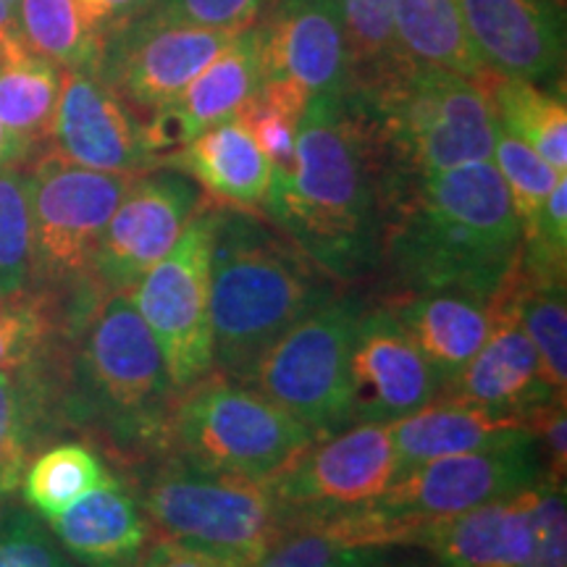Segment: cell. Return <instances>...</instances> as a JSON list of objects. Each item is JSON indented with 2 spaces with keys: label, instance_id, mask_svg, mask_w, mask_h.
Returning a JSON list of instances; mask_svg holds the SVG:
<instances>
[{
  "label": "cell",
  "instance_id": "obj_1",
  "mask_svg": "<svg viewBox=\"0 0 567 567\" xmlns=\"http://www.w3.org/2000/svg\"><path fill=\"white\" fill-rule=\"evenodd\" d=\"M264 216L337 284L379 274L384 174L350 92H318L305 105L292 163L271 174Z\"/></svg>",
  "mask_w": 567,
  "mask_h": 567
},
{
  "label": "cell",
  "instance_id": "obj_2",
  "mask_svg": "<svg viewBox=\"0 0 567 567\" xmlns=\"http://www.w3.org/2000/svg\"><path fill=\"white\" fill-rule=\"evenodd\" d=\"M523 231L494 161L402 184L386 200L381 266L396 292L492 300L520 264Z\"/></svg>",
  "mask_w": 567,
  "mask_h": 567
},
{
  "label": "cell",
  "instance_id": "obj_3",
  "mask_svg": "<svg viewBox=\"0 0 567 567\" xmlns=\"http://www.w3.org/2000/svg\"><path fill=\"white\" fill-rule=\"evenodd\" d=\"M61 421L126 467L166 455L176 392L130 292H90L69 308L61 352Z\"/></svg>",
  "mask_w": 567,
  "mask_h": 567
},
{
  "label": "cell",
  "instance_id": "obj_4",
  "mask_svg": "<svg viewBox=\"0 0 567 567\" xmlns=\"http://www.w3.org/2000/svg\"><path fill=\"white\" fill-rule=\"evenodd\" d=\"M337 287L266 216L221 205L210 252L213 371L247 384L281 334Z\"/></svg>",
  "mask_w": 567,
  "mask_h": 567
},
{
  "label": "cell",
  "instance_id": "obj_5",
  "mask_svg": "<svg viewBox=\"0 0 567 567\" xmlns=\"http://www.w3.org/2000/svg\"><path fill=\"white\" fill-rule=\"evenodd\" d=\"M371 130L386 200L402 184L492 161L496 116L481 80L408 63L368 87H347Z\"/></svg>",
  "mask_w": 567,
  "mask_h": 567
},
{
  "label": "cell",
  "instance_id": "obj_6",
  "mask_svg": "<svg viewBox=\"0 0 567 567\" xmlns=\"http://www.w3.org/2000/svg\"><path fill=\"white\" fill-rule=\"evenodd\" d=\"M134 492L155 536L226 567H255L292 528L271 484L203 471L176 457L142 467Z\"/></svg>",
  "mask_w": 567,
  "mask_h": 567
},
{
  "label": "cell",
  "instance_id": "obj_7",
  "mask_svg": "<svg viewBox=\"0 0 567 567\" xmlns=\"http://www.w3.org/2000/svg\"><path fill=\"white\" fill-rule=\"evenodd\" d=\"M316 439L264 392L213 371L176 396L163 457L271 484Z\"/></svg>",
  "mask_w": 567,
  "mask_h": 567
},
{
  "label": "cell",
  "instance_id": "obj_8",
  "mask_svg": "<svg viewBox=\"0 0 567 567\" xmlns=\"http://www.w3.org/2000/svg\"><path fill=\"white\" fill-rule=\"evenodd\" d=\"M542 476V457L530 436L492 450L431 460L396 478L365 505L305 526H321L352 544L400 547L402 534L417 523L460 515L526 492Z\"/></svg>",
  "mask_w": 567,
  "mask_h": 567
},
{
  "label": "cell",
  "instance_id": "obj_9",
  "mask_svg": "<svg viewBox=\"0 0 567 567\" xmlns=\"http://www.w3.org/2000/svg\"><path fill=\"white\" fill-rule=\"evenodd\" d=\"M32 210L34 292L63 305L92 292V264L134 176L71 163L51 147L24 166Z\"/></svg>",
  "mask_w": 567,
  "mask_h": 567
},
{
  "label": "cell",
  "instance_id": "obj_10",
  "mask_svg": "<svg viewBox=\"0 0 567 567\" xmlns=\"http://www.w3.org/2000/svg\"><path fill=\"white\" fill-rule=\"evenodd\" d=\"M368 305L365 295L344 284L337 287L281 334L247 384L308 425L316 436L344 431L352 425V342Z\"/></svg>",
  "mask_w": 567,
  "mask_h": 567
},
{
  "label": "cell",
  "instance_id": "obj_11",
  "mask_svg": "<svg viewBox=\"0 0 567 567\" xmlns=\"http://www.w3.org/2000/svg\"><path fill=\"white\" fill-rule=\"evenodd\" d=\"M221 205L205 197L179 239L130 289L158 342L176 392L213 373L210 252Z\"/></svg>",
  "mask_w": 567,
  "mask_h": 567
},
{
  "label": "cell",
  "instance_id": "obj_12",
  "mask_svg": "<svg viewBox=\"0 0 567 567\" xmlns=\"http://www.w3.org/2000/svg\"><path fill=\"white\" fill-rule=\"evenodd\" d=\"M400 476L389 425L354 423L318 436L271 481L292 526L354 509L386 492Z\"/></svg>",
  "mask_w": 567,
  "mask_h": 567
},
{
  "label": "cell",
  "instance_id": "obj_13",
  "mask_svg": "<svg viewBox=\"0 0 567 567\" xmlns=\"http://www.w3.org/2000/svg\"><path fill=\"white\" fill-rule=\"evenodd\" d=\"M239 32L179 24L145 11L103 34L95 74L132 111L174 103Z\"/></svg>",
  "mask_w": 567,
  "mask_h": 567
},
{
  "label": "cell",
  "instance_id": "obj_14",
  "mask_svg": "<svg viewBox=\"0 0 567 567\" xmlns=\"http://www.w3.org/2000/svg\"><path fill=\"white\" fill-rule=\"evenodd\" d=\"M203 200V189L174 168L158 166L134 176L97 245L92 287L97 292H130L140 276L172 250Z\"/></svg>",
  "mask_w": 567,
  "mask_h": 567
},
{
  "label": "cell",
  "instance_id": "obj_15",
  "mask_svg": "<svg viewBox=\"0 0 567 567\" xmlns=\"http://www.w3.org/2000/svg\"><path fill=\"white\" fill-rule=\"evenodd\" d=\"M264 82L305 92L350 87V48L339 0H274L255 21Z\"/></svg>",
  "mask_w": 567,
  "mask_h": 567
},
{
  "label": "cell",
  "instance_id": "obj_16",
  "mask_svg": "<svg viewBox=\"0 0 567 567\" xmlns=\"http://www.w3.org/2000/svg\"><path fill=\"white\" fill-rule=\"evenodd\" d=\"M48 147L71 163L109 174H145L158 168L145 126L95 71L61 76L59 109Z\"/></svg>",
  "mask_w": 567,
  "mask_h": 567
},
{
  "label": "cell",
  "instance_id": "obj_17",
  "mask_svg": "<svg viewBox=\"0 0 567 567\" xmlns=\"http://www.w3.org/2000/svg\"><path fill=\"white\" fill-rule=\"evenodd\" d=\"M439 394L442 384L436 373L392 310L384 302L368 305L354 331L350 358L352 425H389L425 408Z\"/></svg>",
  "mask_w": 567,
  "mask_h": 567
},
{
  "label": "cell",
  "instance_id": "obj_18",
  "mask_svg": "<svg viewBox=\"0 0 567 567\" xmlns=\"http://www.w3.org/2000/svg\"><path fill=\"white\" fill-rule=\"evenodd\" d=\"M457 6L486 71L534 84H563L565 0H457Z\"/></svg>",
  "mask_w": 567,
  "mask_h": 567
},
{
  "label": "cell",
  "instance_id": "obj_19",
  "mask_svg": "<svg viewBox=\"0 0 567 567\" xmlns=\"http://www.w3.org/2000/svg\"><path fill=\"white\" fill-rule=\"evenodd\" d=\"M520 266V264H517ZM515 271L507 276L499 292L492 297V329L481 344L476 358L465 371L442 389L457 400L492 410L496 415L526 417L538 405L551 400L549 386L544 384L542 363L536 347L530 344L526 331L515 313Z\"/></svg>",
  "mask_w": 567,
  "mask_h": 567
},
{
  "label": "cell",
  "instance_id": "obj_20",
  "mask_svg": "<svg viewBox=\"0 0 567 567\" xmlns=\"http://www.w3.org/2000/svg\"><path fill=\"white\" fill-rule=\"evenodd\" d=\"M536 484L467 513L405 530L400 547H423L439 567H530Z\"/></svg>",
  "mask_w": 567,
  "mask_h": 567
},
{
  "label": "cell",
  "instance_id": "obj_21",
  "mask_svg": "<svg viewBox=\"0 0 567 567\" xmlns=\"http://www.w3.org/2000/svg\"><path fill=\"white\" fill-rule=\"evenodd\" d=\"M260 84L264 74H260L258 34L252 24L239 32L174 103L147 113V122H142V126H145L147 145L158 155V163L166 153L187 145L195 134L237 116V111L250 101Z\"/></svg>",
  "mask_w": 567,
  "mask_h": 567
},
{
  "label": "cell",
  "instance_id": "obj_22",
  "mask_svg": "<svg viewBox=\"0 0 567 567\" xmlns=\"http://www.w3.org/2000/svg\"><path fill=\"white\" fill-rule=\"evenodd\" d=\"M61 337L38 358L0 368V499L19 492L42 442L63 429Z\"/></svg>",
  "mask_w": 567,
  "mask_h": 567
},
{
  "label": "cell",
  "instance_id": "obj_23",
  "mask_svg": "<svg viewBox=\"0 0 567 567\" xmlns=\"http://www.w3.org/2000/svg\"><path fill=\"white\" fill-rule=\"evenodd\" d=\"M45 523L69 557L82 567H134L155 538L137 492L113 473Z\"/></svg>",
  "mask_w": 567,
  "mask_h": 567
},
{
  "label": "cell",
  "instance_id": "obj_24",
  "mask_svg": "<svg viewBox=\"0 0 567 567\" xmlns=\"http://www.w3.org/2000/svg\"><path fill=\"white\" fill-rule=\"evenodd\" d=\"M158 166L189 176L205 197L224 208L264 216L274 168L237 116L195 134L187 145L163 155Z\"/></svg>",
  "mask_w": 567,
  "mask_h": 567
},
{
  "label": "cell",
  "instance_id": "obj_25",
  "mask_svg": "<svg viewBox=\"0 0 567 567\" xmlns=\"http://www.w3.org/2000/svg\"><path fill=\"white\" fill-rule=\"evenodd\" d=\"M389 431L394 439L400 476L431 460L530 439L526 417L496 415L452 394H439L425 408L389 423Z\"/></svg>",
  "mask_w": 567,
  "mask_h": 567
},
{
  "label": "cell",
  "instance_id": "obj_26",
  "mask_svg": "<svg viewBox=\"0 0 567 567\" xmlns=\"http://www.w3.org/2000/svg\"><path fill=\"white\" fill-rule=\"evenodd\" d=\"M408 337L446 389L476 358L492 329V300L463 292H396L386 297Z\"/></svg>",
  "mask_w": 567,
  "mask_h": 567
},
{
  "label": "cell",
  "instance_id": "obj_27",
  "mask_svg": "<svg viewBox=\"0 0 567 567\" xmlns=\"http://www.w3.org/2000/svg\"><path fill=\"white\" fill-rule=\"evenodd\" d=\"M63 69L17 38L0 45V124L34 151L51 142Z\"/></svg>",
  "mask_w": 567,
  "mask_h": 567
},
{
  "label": "cell",
  "instance_id": "obj_28",
  "mask_svg": "<svg viewBox=\"0 0 567 567\" xmlns=\"http://www.w3.org/2000/svg\"><path fill=\"white\" fill-rule=\"evenodd\" d=\"M492 101L496 124L526 142L551 168L567 172V105L563 92H549L542 84L513 80L486 71L481 76Z\"/></svg>",
  "mask_w": 567,
  "mask_h": 567
},
{
  "label": "cell",
  "instance_id": "obj_29",
  "mask_svg": "<svg viewBox=\"0 0 567 567\" xmlns=\"http://www.w3.org/2000/svg\"><path fill=\"white\" fill-rule=\"evenodd\" d=\"M402 53L417 66H436L481 80L484 63L473 51L457 0H394Z\"/></svg>",
  "mask_w": 567,
  "mask_h": 567
},
{
  "label": "cell",
  "instance_id": "obj_30",
  "mask_svg": "<svg viewBox=\"0 0 567 567\" xmlns=\"http://www.w3.org/2000/svg\"><path fill=\"white\" fill-rule=\"evenodd\" d=\"M109 476L111 471L95 450L80 442H63L32 457L19 488L27 507L51 520Z\"/></svg>",
  "mask_w": 567,
  "mask_h": 567
},
{
  "label": "cell",
  "instance_id": "obj_31",
  "mask_svg": "<svg viewBox=\"0 0 567 567\" xmlns=\"http://www.w3.org/2000/svg\"><path fill=\"white\" fill-rule=\"evenodd\" d=\"M21 40L66 71H95L103 34L90 30L74 0H19Z\"/></svg>",
  "mask_w": 567,
  "mask_h": 567
},
{
  "label": "cell",
  "instance_id": "obj_32",
  "mask_svg": "<svg viewBox=\"0 0 567 567\" xmlns=\"http://www.w3.org/2000/svg\"><path fill=\"white\" fill-rule=\"evenodd\" d=\"M347 48H350V87H368L405 69L394 27V0H339Z\"/></svg>",
  "mask_w": 567,
  "mask_h": 567
},
{
  "label": "cell",
  "instance_id": "obj_33",
  "mask_svg": "<svg viewBox=\"0 0 567 567\" xmlns=\"http://www.w3.org/2000/svg\"><path fill=\"white\" fill-rule=\"evenodd\" d=\"M515 313L536 347L544 384L551 394L567 392V295L565 284H530L517 266Z\"/></svg>",
  "mask_w": 567,
  "mask_h": 567
},
{
  "label": "cell",
  "instance_id": "obj_34",
  "mask_svg": "<svg viewBox=\"0 0 567 567\" xmlns=\"http://www.w3.org/2000/svg\"><path fill=\"white\" fill-rule=\"evenodd\" d=\"M34 295L32 210L24 166L0 168V302Z\"/></svg>",
  "mask_w": 567,
  "mask_h": 567
},
{
  "label": "cell",
  "instance_id": "obj_35",
  "mask_svg": "<svg viewBox=\"0 0 567 567\" xmlns=\"http://www.w3.org/2000/svg\"><path fill=\"white\" fill-rule=\"evenodd\" d=\"M310 97L279 82H264L255 95L237 111V118L252 134L260 151L271 161L274 174L289 168L295 155L297 124Z\"/></svg>",
  "mask_w": 567,
  "mask_h": 567
},
{
  "label": "cell",
  "instance_id": "obj_36",
  "mask_svg": "<svg viewBox=\"0 0 567 567\" xmlns=\"http://www.w3.org/2000/svg\"><path fill=\"white\" fill-rule=\"evenodd\" d=\"M69 305L48 295H30L0 302V368L38 358L59 342Z\"/></svg>",
  "mask_w": 567,
  "mask_h": 567
},
{
  "label": "cell",
  "instance_id": "obj_37",
  "mask_svg": "<svg viewBox=\"0 0 567 567\" xmlns=\"http://www.w3.org/2000/svg\"><path fill=\"white\" fill-rule=\"evenodd\" d=\"M392 547L344 542L321 526H292L255 567H392Z\"/></svg>",
  "mask_w": 567,
  "mask_h": 567
},
{
  "label": "cell",
  "instance_id": "obj_38",
  "mask_svg": "<svg viewBox=\"0 0 567 567\" xmlns=\"http://www.w3.org/2000/svg\"><path fill=\"white\" fill-rule=\"evenodd\" d=\"M492 161L502 176V182H505L509 203H513L517 221H520V231H528L534 226L544 200H547L555 184L565 174L551 168L542 155L530 151L526 142L513 137L499 124H496Z\"/></svg>",
  "mask_w": 567,
  "mask_h": 567
},
{
  "label": "cell",
  "instance_id": "obj_39",
  "mask_svg": "<svg viewBox=\"0 0 567 567\" xmlns=\"http://www.w3.org/2000/svg\"><path fill=\"white\" fill-rule=\"evenodd\" d=\"M520 271L530 284H567V179L555 184L534 226L523 231Z\"/></svg>",
  "mask_w": 567,
  "mask_h": 567
},
{
  "label": "cell",
  "instance_id": "obj_40",
  "mask_svg": "<svg viewBox=\"0 0 567 567\" xmlns=\"http://www.w3.org/2000/svg\"><path fill=\"white\" fill-rule=\"evenodd\" d=\"M0 567H82L53 536L45 517L24 507L0 513Z\"/></svg>",
  "mask_w": 567,
  "mask_h": 567
},
{
  "label": "cell",
  "instance_id": "obj_41",
  "mask_svg": "<svg viewBox=\"0 0 567 567\" xmlns=\"http://www.w3.org/2000/svg\"><path fill=\"white\" fill-rule=\"evenodd\" d=\"M274 0H155L151 13L179 24L243 32L264 17Z\"/></svg>",
  "mask_w": 567,
  "mask_h": 567
},
{
  "label": "cell",
  "instance_id": "obj_42",
  "mask_svg": "<svg viewBox=\"0 0 567 567\" xmlns=\"http://www.w3.org/2000/svg\"><path fill=\"white\" fill-rule=\"evenodd\" d=\"M530 567H567V502L565 484L536 481L534 559Z\"/></svg>",
  "mask_w": 567,
  "mask_h": 567
},
{
  "label": "cell",
  "instance_id": "obj_43",
  "mask_svg": "<svg viewBox=\"0 0 567 567\" xmlns=\"http://www.w3.org/2000/svg\"><path fill=\"white\" fill-rule=\"evenodd\" d=\"M528 429L542 457L544 478L565 484L567 476V400L565 394L538 405L528 415Z\"/></svg>",
  "mask_w": 567,
  "mask_h": 567
},
{
  "label": "cell",
  "instance_id": "obj_44",
  "mask_svg": "<svg viewBox=\"0 0 567 567\" xmlns=\"http://www.w3.org/2000/svg\"><path fill=\"white\" fill-rule=\"evenodd\" d=\"M76 9H80L82 19L87 21L90 30L97 34H105L113 27L124 24L142 17L145 11H151L155 0H74Z\"/></svg>",
  "mask_w": 567,
  "mask_h": 567
},
{
  "label": "cell",
  "instance_id": "obj_45",
  "mask_svg": "<svg viewBox=\"0 0 567 567\" xmlns=\"http://www.w3.org/2000/svg\"><path fill=\"white\" fill-rule=\"evenodd\" d=\"M134 567H226L208 555L182 547V544L168 542V538L155 536L147 549L142 551Z\"/></svg>",
  "mask_w": 567,
  "mask_h": 567
},
{
  "label": "cell",
  "instance_id": "obj_46",
  "mask_svg": "<svg viewBox=\"0 0 567 567\" xmlns=\"http://www.w3.org/2000/svg\"><path fill=\"white\" fill-rule=\"evenodd\" d=\"M38 151L32 145H27L24 140H19L17 134H11L0 124V168H17V166H27Z\"/></svg>",
  "mask_w": 567,
  "mask_h": 567
},
{
  "label": "cell",
  "instance_id": "obj_47",
  "mask_svg": "<svg viewBox=\"0 0 567 567\" xmlns=\"http://www.w3.org/2000/svg\"><path fill=\"white\" fill-rule=\"evenodd\" d=\"M21 38L19 32V21H17V13H13L9 6L0 0V45H6V42Z\"/></svg>",
  "mask_w": 567,
  "mask_h": 567
},
{
  "label": "cell",
  "instance_id": "obj_48",
  "mask_svg": "<svg viewBox=\"0 0 567 567\" xmlns=\"http://www.w3.org/2000/svg\"><path fill=\"white\" fill-rule=\"evenodd\" d=\"M3 3L9 6V9H11L13 13H17V9H19V0H3Z\"/></svg>",
  "mask_w": 567,
  "mask_h": 567
}]
</instances>
